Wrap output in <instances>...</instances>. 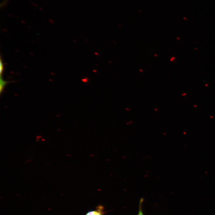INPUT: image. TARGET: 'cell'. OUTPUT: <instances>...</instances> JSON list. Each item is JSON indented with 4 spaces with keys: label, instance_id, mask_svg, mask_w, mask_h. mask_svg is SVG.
Wrapping results in <instances>:
<instances>
[{
    "label": "cell",
    "instance_id": "6da1fadb",
    "mask_svg": "<svg viewBox=\"0 0 215 215\" xmlns=\"http://www.w3.org/2000/svg\"><path fill=\"white\" fill-rule=\"evenodd\" d=\"M143 201V198H141L139 200V209L137 215H144L142 210V204Z\"/></svg>",
    "mask_w": 215,
    "mask_h": 215
},
{
    "label": "cell",
    "instance_id": "7a4b0ae2",
    "mask_svg": "<svg viewBox=\"0 0 215 215\" xmlns=\"http://www.w3.org/2000/svg\"><path fill=\"white\" fill-rule=\"evenodd\" d=\"M97 210L98 212L96 215H102L104 213L103 207L102 206H98L97 208Z\"/></svg>",
    "mask_w": 215,
    "mask_h": 215
},
{
    "label": "cell",
    "instance_id": "3957f363",
    "mask_svg": "<svg viewBox=\"0 0 215 215\" xmlns=\"http://www.w3.org/2000/svg\"><path fill=\"white\" fill-rule=\"evenodd\" d=\"M0 81V89L1 91V89H2L3 87L5 85V84L7 83V82L1 79V77Z\"/></svg>",
    "mask_w": 215,
    "mask_h": 215
},
{
    "label": "cell",
    "instance_id": "277c9868",
    "mask_svg": "<svg viewBox=\"0 0 215 215\" xmlns=\"http://www.w3.org/2000/svg\"><path fill=\"white\" fill-rule=\"evenodd\" d=\"M97 212V210L96 211H90L87 213L86 215H96Z\"/></svg>",
    "mask_w": 215,
    "mask_h": 215
},
{
    "label": "cell",
    "instance_id": "5b68a950",
    "mask_svg": "<svg viewBox=\"0 0 215 215\" xmlns=\"http://www.w3.org/2000/svg\"><path fill=\"white\" fill-rule=\"evenodd\" d=\"M0 74L1 75L3 72V70H4L3 64L1 59H0Z\"/></svg>",
    "mask_w": 215,
    "mask_h": 215
}]
</instances>
